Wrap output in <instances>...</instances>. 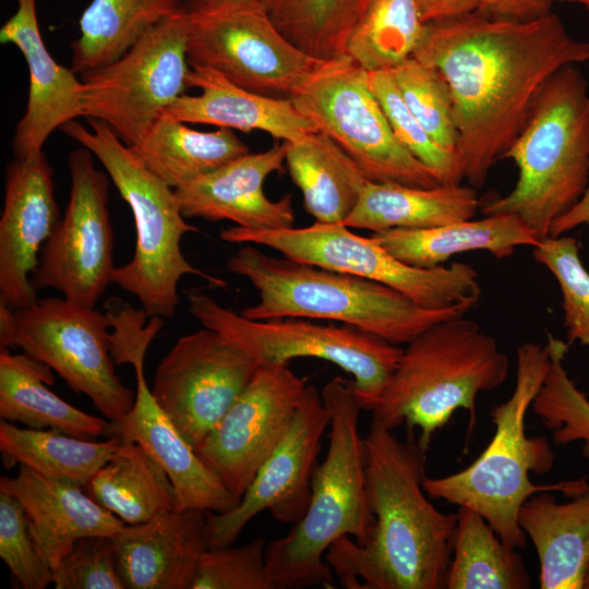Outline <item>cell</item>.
Masks as SVG:
<instances>
[{"label": "cell", "mask_w": 589, "mask_h": 589, "mask_svg": "<svg viewBox=\"0 0 589 589\" xmlns=\"http://www.w3.org/2000/svg\"><path fill=\"white\" fill-rule=\"evenodd\" d=\"M412 57L437 69L450 88L457 169L478 190L546 82L567 65L589 62V41L574 38L554 12L531 21L471 12L426 23Z\"/></svg>", "instance_id": "6da1fadb"}, {"label": "cell", "mask_w": 589, "mask_h": 589, "mask_svg": "<svg viewBox=\"0 0 589 589\" xmlns=\"http://www.w3.org/2000/svg\"><path fill=\"white\" fill-rule=\"evenodd\" d=\"M363 444L375 522L363 545L349 536L333 542L326 563L349 589H446L457 514L426 497V449L373 421Z\"/></svg>", "instance_id": "7a4b0ae2"}, {"label": "cell", "mask_w": 589, "mask_h": 589, "mask_svg": "<svg viewBox=\"0 0 589 589\" xmlns=\"http://www.w3.org/2000/svg\"><path fill=\"white\" fill-rule=\"evenodd\" d=\"M549 366L546 345H520L513 394L491 411L495 432L489 445L467 468L423 481L428 496L476 510L507 546L516 550L526 546L527 536L518 524V513L527 498L544 491L561 492L570 498L588 484L586 478L550 484H536L529 478L530 473H548L554 464L549 441L527 435L525 424Z\"/></svg>", "instance_id": "3957f363"}, {"label": "cell", "mask_w": 589, "mask_h": 589, "mask_svg": "<svg viewBox=\"0 0 589 589\" xmlns=\"http://www.w3.org/2000/svg\"><path fill=\"white\" fill-rule=\"evenodd\" d=\"M330 413L329 445L314 469L311 501L305 515L289 533L266 544V569L274 589L329 585L333 580L325 553L342 536L363 545L375 522L365 485L362 410L351 381L339 376L321 393Z\"/></svg>", "instance_id": "277c9868"}, {"label": "cell", "mask_w": 589, "mask_h": 589, "mask_svg": "<svg viewBox=\"0 0 589 589\" xmlns=\"http://www.w3.org/2000/svg\"><path fill=\"white\" fill-rule=\"evenodd\" d=\"M226 266L257 290L259 301L240 313L254 321H336L399 346L431 325L469 311L425 309L381 283L286 256H271L252 245L241 248Z\"/></svg>", "instance_id": "5b68a950"}, {"label": "cell", "mask_w": 589, "mask_h": 589, "mask_svg": "<svg viewBox=\"0 0 589 589\" xmlns=\"http://www.w3.org/2000/svg\"><path fill=\"white\" fill-rule=\"evenodd\" d=\"M464 316L437 322L407 344L373 422L392 431L418 428L425 449L458 409L468 411V432L473 429L478 394L505 382L509 360L492 335Z\"/></svg>", "instance_id": "8992f818"}, {"label": "cell", "mask_w": 589, "mask_h": 589, "mask_svg": "<svg viewBox=\"0 0 589 589\" xmlns=\"http://www.w3.org/2000/svg\"><path fill=\"white\" fill-rule=\"evenodd\" d=\"M503 158L516 164L517 182L481 213L515 215L541 241L589 184V86L576 64L546 82Z\"/></svg>", "instance_id": "52a82bcc"}, {"label": "cell", "mask_w": 589, "mask_h": 589, "mask_svg": "<svg viewBox=\"0 0 589 589\" xmlns=\"http://www.w3.org/2000/svg\"><path fill=\"white\" fill-rule=\"evenodd\" d=\"M87 122L91 129L75 119L60 130L101 163L129 204L136 229L134 254L127 264L116 267L112 283L135 296L149 317L175 314L178 284L184 275H196L214 287H224L223 279L196 268L184 257L182 237L197 229L187 223L176 191L149 171L105 122Z\"/></svg>", "instance_id": "ba28073f"}, {"label": "cell", "mask_w": 589, "mask_h": 589, "mask_svg": "<svg viewBox=\"0 0 589 589\" xmlns=\"http://www.w3.org/2000/svg\"><path fill=\"white\" fill-rule=\"evenodd\" d=\"M189 312L203 327L236 344L260 364L296 358L328 361L349 373L362 410L382 401L404 349L351 325H320L309 318L254 321L220 305L200 289L188 292Z\"/></svg>", "instance_id": "9c48e42d"}, {"label": "cell", "mask_w": 589, "mask_h": 589, "mask_svg": "<svg viewBox=\"0 0 589 589\" xmlns=\"http://www.w3.org/2000/svg\"><path fill=\"white\" fill-rule=\"evenodd\" d=\"M220 238L229 243L263 245L291 260L381 283L425 309L470 310L482 293L471 265L455 262L449 266L414 267L393 256L371 236L356 235L342 223L315 221L308 227L279 230L232 226L221 229Z\"/></svg>", "instance_id": "30bf717a"}, {"label": "cell", "mask_w": 589, "mask_h": 589, "mask_svg": "<svg viewBox=\"0 0 589 589\" xmlns=\"http://www.w3.org/2000/svg\"><path fill=\"white\" fill-rule=\"evenodd\" d=\"M290 99L368 181L418 188L441 183L395 136L370 89L368 71L347 55L326 61Z\"/></svg>", "instance_id": "8fae6325"}, {"label": "cell", "mask_w": 589, "mask_h": 589, "mask_svg": "<svg viewBox=\"0 0 589 589\" xmlns=\"http://www.w3.org/2000/svg\"><path fill=\"white\" fill-rule=\"evenodd\" d=\"M184 8L190 65L211 68L248 91L290 98L326 62L289 41L257 0H187Z\"/></svg>", "instance_id": "7c38bea8"}, {"label": "cell", "mask_w": 589, "mask_h": 589, "mask_svg": "<svg viewBox=\"0 0 589 589\" xmlns=\"http://www.w3.org/2000/svg\"><path fill=\"white\" fill-rule=\"evenodd\" d=\"M185 8L145 33L113 62L81 74L82 117L105 122L128 146L188 88Z\"/></svg>", "instance_id": "4fadbf2b"}, {"label": "cell", "mask_w": 589, "mask_h": 589, "mask_svg": "<svg viewBox=\"0 0 589 589\" xmlns=\"http://www.w3.org/2000/svg\"><path fill=\"white\" fill-rule=\"evenodd\" d=\"M16 342L26 354L56 371L76 394L86 395L109 421L133 408L135 394L115 371L106 313L67 299H38L15 310Z\"/></svg>", "instance_id": "5bb4252c"}, {"label": "cell", "mask_w": 589, "mask_h": 589, "mask_svg": "<svg viewBox=\"0 0 589 589\" xmlns=\"http://www.w3.org/2000/svg\"><path fill=\"white\" fill-rule=\"evenodd\" d=\"M93 156L83 146L69 154L68 206L32 275L36 289H56L64 299L88 309L95 308L112 283L116 269L108 209L109 180L96 168Z\"/></svg>", "instance_id": "9a60e30c"}, {"label": "cell", "mask_w": 589, "mask_h": 589, "mask_svg": "<svg viewBox=\"0 0 589 589\" xmlns=\"http://www.w3.org/2000/svg\"><path fill=\"white\" fill-rule=\"evenodd\" d=\"M259 365L242 348L204 327L178 338L156 369L152 395L195 449Z\"/></svg>", "instance_id": "2e32d148"}, {"label": "cell", "mask_w": 589, "mask_h": 589, "mask_svg": "<svg viewBox=\"0 0 589 589\" xmlns=\"http://www.w3.org/2000/svg\"><path fill=\"white\" fill-rule=\"evenodd\" d=\"M288 364H260L227 412L195 448L236 497L287 433L306 390Z\"/></svg>", "instance_id": "e0dca14e"}, {"label": "cell", "mask_w": 589, "mask_h": 589, "mask_svg": "<svg viewBox=\"0 0 589 589\" xmlns=\"http://www.w3.org/2000/svg\"><path fill=\"white\" fill-rule=\"evenodd\" d=\"M329 423L330 413L322 395L308 385L287 433L261 466L239 504L225 513H205L207 548L232 544L247 524L266 509L280 524L294 525L302 519L311 501L321 438Z\"/></svg>", "instance_id": "ac0fdd59"}, {"label": "cell", "mask_w": 589, "mask_h": 589, "mask_svg": "<svg viewBox=\"0 0 589 589\" xmlns=\"http://www.w3.org/2000/svg\"><path fill=\"white\" fill-rule=\"evenodd\" d=\"M52 172L43 152L7 165L0 218V302L14 310L38 300L32 275L60 220Z\"/></svg>", "instance_id": "d6986e66"}, {"label": "cell", "mask_w": 589, "mask_h": 589, "mask_svg": "<svg viewBox=\"0 0 589 589\" xmlns=\"http://www.w3.org/2000/svg\"><path fill=\"white\" fill-rule=\"evenodd\" d=\"M287 142L261 153H248L216 170L176 189L185 218L230 220L250 230H279L294 227L291 194L274 201L263 184L274 172H284Z\"/></svg>", "instance_id": "ffe728a7"}, {"label": "cell", "mask_w": 589, "mask_h": 589, "mask_svg": "<svg viewBox=\"0 0 589 589\" xmlns=\"http://www.w3.org/2000/svg\"><path fill=\"white\" fill-rule=\"evenodd\" d=\"M36 3L17 0L16 12L0 28L1 44H12L21 51L29 75L26 110L12 139L14 158L41 153L56 129L82 117L83 83L71 68L50 55L40 33Z\"/></svg>", "instance_id": "44dd1931"}, {"label": "cell", "mask_w": 589, "mask_h": 589, "mask_svg": "<svg viewBox=\"0 0 589 589\" xmlns=\"http://www.w3.org/2000/svg\"><path fill=\"white\" fill-rule=\"evenodd\" d=\"M144 362L142 359L132 364L136 378L133 408L121 420L109 421L105 435L136 442L145 448L169 477L177 510L225 513L236 507L240 498L203 462L155 401L145 378Z\"/></svg>", "instance_id": "7402d4cb"}, {"label": "cell", "mask_w": 589, "mask_h": 589, "mask_svg": "<svg viewBox=\"0 0 589 589\" xmlns=\"http://www.w3.org/2000/svg\"><path fill=\"white\" fill-rule=\"evenodd\" d=\"M205 510H166L127 525L113 538L117 567L125 589H190L207 549Z\"/></svg>", "instance_id": "603a6c76"}, {"label": "cell", "mask_w": 589, "mask_h": 589, "mask_svg": "<svg viewBox=\"0 0 589 589\" xmlns=\"http://www.w3.org/2000/svg\"><path fill=\"white\" fill-rule=\"evenodd\" d=\"M0 490L23 506L36 549L52 570L76 540L113 537L125 526L95 502L83 485L44 476L25 465H20L15 477H1Z\"/></svg>", "instance_id": "cb8c5ba5"}, {"label": "cell", "mask_w": 589, "mask_h": 589, "mask_svg": "<svg viewBox=\"0 0 589 589\" xmlns=\"http://www.w3.org/2000/svg\"><path fill=\"white\" fill-rule=\"evenodd\" d=\"M187 85L201 93L184 94L164 111L184 123L242 132L257 130L285 142H296L318 131L290 98L248 91L211 68L191 65Z\"/></svg>", "instance_id": "d4e9b609"}, {"label": "cell", "mask_w": 589, "mask_h": 589, "mask_svg": "<svg viewBox=\"0 0 589 589\" xmlns=\"http://www.w3.org/2000/svg\"><path fill=\"white\" fill-rule=\"evenodd\" d=\"M565 503L551 492L531 495L518 524L536 549L541 589H582L589 566V483Z\"/></svg>", "instance_id": "484cf974"}, {"label": "cell", "mask_w": 589, "mask_h": 589, "mask_svg": "<svg viewBox=\"0 0 589 589\" xmlns=\"http://www.w3.org/2000/svg\"><path fill=\"white\" fill-rule=\"evenodd\" d=\"M399 261L420 268L443 265L452 256L488 251L506 259L518 247H536L540 239L519 217L489 215L424 229H388L370 235Z\"/></svg>", "instance_id": "4316f807"}, {"label": "cell", "mask_w": 589, "mask_h": 589, "mask_svg": "<svg viewBox=\"0 0 589 589\" xmlns=\"http://www.w3.org/2000/svg\"><path fill=\"white\" fill-rule=\"evenodd\" d=\"M479 207L477 189L471 185L418 188L368 181L342 224L372 232L424 229L472 219Z\"/></svg>", "instance_id": "83f0119b"}, {"label": "cell", "mask_w": 589, "mask_h": 589, "mask_svg": "<svg viewBox=\"0 0 589 589\" xmlns=\"http://www.w3.org/2000/svg\"><path fill=\"white\" fill-rule=\"evenodd\" d=\"M52 370L25 352L0 350V417L28 428H46L84 438L105 435L106 420L91 416L51 392Z\"/></svg>", "instance_id": "f1b7e54d"}, {"label": "cell", "mask_w": 589, "mask_h": 589, "mask_svg": "<svg viewBox=\"0 0 589 589\" xmlns=\"http://www.w3.org/2000/svg\"><path fill=\"white\" fill-rule=\"evenodd\" d=\"M163 112L145 135L129 146L140 161L173 190L250 153L233 130L203 132Z\"/></svg>", "instance_id": "f546056e"}, {"label": "cell", "mask_w": 589, "mask_h": 589, "mask_svg": "<svg viewBox=\"0 0 589 589\" xmlns=\"http://www.w3.org/2000/svg\"><path fill=\"white\" fill-rule=\"evenodd\" d=\"M286 166L315 221L342 223L368 182L358 165L326 134L287 142Z\"/></svg>", "instance_id": "4dcf8cb0"}, {"label": "cell", "mask_w": 589, "mask_h": 589, "mask_svg": "<svg viewBox=\"0 0 589 589\" xmlns=\"http://www.w3.org/2000/svg\"><path fill=\"white\" fill-rule=\"evenodd\" d=\"M83 488L127 525L145 522L176 509V492L169 477L141 444L132 441H121Z\"/></svg>", "instance_id": "1f68e13d"}, {"label": "cell", "mask_w": 589, "mask_h": 589, "mask_svg": "<svg viewBox=\"0 0 589 589\" xmlns=\"http://www.w3.org/2000/svg\"><path fill=\"white\" fill-rule=\"evenodd\" d=\"M183 8L182 0H91L79 21L80 35L71 44L70 68L81 75L113 62Z\"/></svg>", "instance_id": "d6a6232c"}, {"label": "cell", "mask_w": 589, "mask_h": 589, "mask_svg": "<svg viewBox=\"0 0 589 589\" xmlns=\"http://www.w3.org/2000/svg\"><path fill=\"white\" fill-rule=\"evenodd\" d=\"M522 556L476 510L458 506L446 589H527Z\"/></svg>", "instance_id": "836d02e7"}, {"label": "cell", "mask_w": 589, "mask_h": 589, "mask_svg": "<svg viewBox=\"0 0 589 589\" xmlns=\"http://www.w3.org/2000/svg\"><path fill=\"white\" fill-rule=\"evenodd\" d=\"M121 440L103 442L75 437L58 430L24 429L0 421L3 464L25 465L44 476L84 485L111 457Z\"/></svg>", "instance_id": "e575fe53"}, {"label": "cell", "mask_w": 589, "mask_h": 589, "mask_svg": "<svg viewBox=\"0 0 589 589\" xmlns=\"http://www.w3.org/2000/svg\"><path fill=\"white\" fill-rule=\"evenodd\" d=\"M277 29L308 56L346 55L350 36L373 0H257Z\"/></svg>", "instance_id": "d590c367"}, {"label": "cell", "mask_w": 589, "mask_h": 589, "mask_svg": "<svg viewBox=\"0 0 589 589\" xmlns=\"http://www.w3.org/2000/svg\"><path fill=\"white\" fill-rule=\"evenodd\" d=\"M425 28L419 0H373L346 55L366 71L392 70L413 56Z\"/></svg>", "instance_id": "8d00e7d4"}, {"label": "cell", "mask_w": 589, "mask_h": 589, "mask_svg": "<svg viewBox=\"0 0 589 589\" xmlns=\"http://www.w3.org/2000/svg\"><path fill=\"white\" fill-rule=\"evenodd\" d=\"M546 346L550 366L530 409L552 431L556 445L580 442L581 454L589 460V399L564 366L568 345L549 335Z\"/></svg>", "instance_id": "74e56055"}, {"label": "cell", "mask_w": 589, "mask_h": 589, "mask_svg": "<svg viewBox=\"0 0 589 589\" xmlns=\"http://www.w3.org/2000/svg\"><path fill=\"white\" fill-rule=\"evenodd\" d=\"M401 97L425 129L443 148L455 154L458 131L454 118L450 88L441 72L414 57L390 70Z\"/></svg>", "instance_id": "f35d334b"}, {"label": "cell", "mask_w": 589, "mask_h": 589, "mask_svg": "<svg viewBox=\"0 0 589 589\" xmlns=\"http://www.w3.org/2000/svg\"><path fill=\"white\" fill-rule=\"evenodd\" d=\"M369 86L395 136L443 184L461 183L455 154L429 135L405 104L390 70L368 71Z\"/></svg>", "instance_id": "ab89813d"}, {"label": "cell", "mask_w": 589, "mask_h": 589, "mask_svg": "<svg viewBox=\"0 0 589 589\" xmlns=\"http://www.w3.org/2000/svg\"><path fill=\"white\" fill-rule=\"evenodd\" d=\"M532 254L560 285L568 344L589 347V272L581 263L576 239L549 236L533 247Z\"/></svg>", "instance_id": "60d3db41"}, {"label": "cell", "mask_w": 589, "mask_h": 589, "mask_svg": "<svg viewBox=\"0 0 589 589\" xmlns=\"http://www.w3.org/2000/svg\"><path fill=\"white\" fill-rule=\"evenodd\" d=\"M265 551L263 538L243 546L207 548L200 557L190 589H274Z\"/></svg>", "instance_id": "b9f144b4"}, {"label": "cell", "mask_w": 589, "mask_h": 589, "mask_svg": "<svg viewBox=\"0 0 589 589\" xmlns=\"http://www.w3.org/2000/svg\"><path fill=\"white\" fill-rule=\"evenodd\" d=\"M0 557L24 589H44L53 582L52 568L36 549L23 506L1 490Z\"/></svg>", "instance_id": "7bdbcfd3"}, {"label": "cell", "mask_w": 589, "mask_h": 589, "mask_svg": "<svg viewBox=\"0 0 589 589\" xmlns=\"http://www.w3.org/2000/svg\"><path fill=\"white\" fill-rule=\"evenodd\" d=\"M52 572L56 589H125L118 573L113 538L109 536L76 540Z\"/></svg>", "instance_id": "ee69618b"}, {"label": "cell", "mask_w": 589, "mask_h": 589, "mask_svg": "<svg viewBox=\"0 0 589 589\" xmlns=\"http://www.w3.org/2000/svg\"><path fill=\"white\" fill-rule=\"evenodd\" d=\"M557 0H479L476 10L490 19L531 21L552 13Z\"/></svg>", "instance_id": "f6af8a7d"}, {"label": "cell", "mask_w": 589, "mask_h": 589, "mask_svg": "<svg viewBox=\"0 0 589 589\" xmlns=\"http://www.w3.org/2000/svg\"><path fill=\"white\" fill-rule=\"evenodd\" d=\"M479 0H419L422 21L432 23L476 12Z\"/></svg>", "instance_id": "bcb514c9"}, {"label": "cell", "mask_w": 589, "mask_h": 589, "mask_svg": "<svg viewBox=\"0 0 589 589\" xmlns=\"http://www.w3.org/2000/svg\"><path fill=\"white\" fill-rule=\"evenodd\" d=\"M582 225L589 226V184L578 202L553 221L549 236H563Z\"/></svg>", "instance_id": "7dc6e473"}, {"label": "cell", "mask_w": 589, "mask_h": 589, "mask_svg": "<svg viewBox=\"0 0 589 589\" xmlns=\"http://www.w3.org/2000/svg\"><path fill=\"white\" fill-rule=\"evenodd\" d=\"M0 346L2 349L16 348L15 310L0 302Z\"/></svg>", "instance_id": "c3c4849f"}, {"label": "cell", "mask_w": 589, "mask_h": 589, "mask_svg": "<svg viewBox=\"0 0 589 589\" xmlns=\"http://www.w3.org/2000/svg\"><path fill=\"white\" fill-rule=\"evenodd\" d=\"M200 3L205 4H217V3H225V2H251L255 0H195Z\"/></svg>", "instance_id": "681fc988"}, {"label": "cell", "mask_w": 589, "mask_h": 589, "mask_svg": "<svg viewBox=\"0 0 589 589\" xmlns=\"http://www.w3.org/2000/svg\"><path fill=\"white\" fill-rule=\"evenodd\" d=\"M557 1L577 4L585 8L587 11H589V0H557Z\"/></svg>", "instance_id": "f907efd6"}, {"label": "cell", "mask_w": 589, "mask_h": 589, "mask_svg": "<svg viewBox=\"0 0 589 589\" xmlns=\"http://www.w3.org/2000/svg\"><path fill=\"white\" fill-rule=\"evenodd\" d=\"M582 589H589V566H588V569H587V573H586V576H585V579H584Z\"/></svg>", "instance_id": "816d5d0a"}]
</instances>
